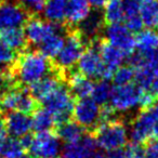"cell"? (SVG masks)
<instances>
[{
	"label": "cell",
	"instance_id": "44",
	"mask_svg": "<svg viewBox=\"0 0 158 158\" xmlns=\"http://www.w3.org/2000/svg\"><path fill=\"white\" fill-rule=\"evenodd\" d=\"M1 112H2V107H1V104H0V114H1Z\"/></svg>",
	"mask_w": 158,
	"mask_h": 158
},
{
	"label": "cell",
	"instance_id": "13",
	"mask_svg": "<svg viewBox=\"0 0 158 158\" xmlns=\"http://www.w3.org/2000/svg\"><path fill=\"white\" fill-rule=\"evenodd\" d=\"M29 13L24 6L11 0L0 2V29L21 27L26 23Z\"/></svg>",
	"mask_w": 158,
	"mask_h": 158
},
{
	"label": "cell",
	"instance_id": "45",
	"mask_svg": "<svg viewBox=\"0 0 158 158\" xmlns=\"http://www.w3.org/2000/svg\"><path fill=\"white\" fill-rule=\"evenodd\" d=\"M2 1H5V0H2Z\"/></svg>",
	"mask_w": 158,
	"mask_h": 158
},
{
	"label": "cell",
	"instance_id": "27",
	"mask_svg": "<svg viewBox=\"0 0 158 158\" xmlns=\"http://www.w3.org/2000/svg\"><path fill=\"white\" fill-rule=\"evenodd\" d=\"M64 42H65V37L59 31L49 36L39 44V51L48 59L54 60V57L59 54L63 48Z\"/></svg>",
	"mask_w": 158,
	"mask_h": 158
},
{
	"label": "cell",
	"instance_id": "23",
	"mask_svg": "<svg viewBox=\"0 0 158 158\" xmlns=\"http://www.w3.org/2000/svg\"><path fill=\"white\" fill-rule=\"evenodd\" d=\"M135 48L140 53L158 52V33L149 28L140 31L135 37Z\"/></svg>",
	"mask_w": 158,
	"mask_h": 158
},
{
	"label": "cell",
	"instance_id": "19",
	"mask_svg": "<svg viewBox=\"0 0 158 158\" xmlns=\"http://www.w3.org/2000/svg\"><path fill=\"white\" fill-rule=\"evenodd\" d=\"M91 13V5L89 0H68L66 22L70 26H78Z\"/></svg>",
	"mask_w": 158,
	"mask_h": 158
},
{
	"label": "cell",
	"instance_id": "17",
	"mask_svg": "<svg viewBox=\"0 0 158 158\" xmlns=\"http://www.w3.org/2000/svg\"><path fill=\"white\" fill-rule=\"evenodd\" d=\"M94 82L92 79L80 74L78 70L68 74V88L74 98L84 99L89 98L92 93Z\"/></svg>",
	"mask_w": 158,
	"mask_h": 158
},
{
	"label": "cell",
	"instance_id": "6",
	"mask_svg": "<svg viewBox=\"0 0 158 158\" xmlns=\"http://www.w3.org/2000/svg\"><path fill=\"white\" fill-rule=\"evenodd\" d=\"M38 103L39 102L31 94L29 90L23 87L13 86L0 93V104L2 110H16L31 115L38 110Z\"/></svg>",
	"mask_w": 158,
	"mask_h": 158
},
{
	"label": "cell",
	"instance_id": "25",
	"mask_svg": "<svg viewBox=\"0 0 158 158\" xmlns=\"http://www.w3.org/2000/svg\"><path fill=\"white\" fill-rule=\"evenodd\" d=\"M140 16L143 26L149 29H158V0H147L141 3Z\"/></svg>",
	"mask_w": 158,
	"mask_h": 158
},
{
	"label": "cell",
	"instance_id": "36",
	"mask_svg": "<svg viewBox=\"0 0 158 158\" xmlns=\"http://www.w3.org/2000/svg\"><path fill=\"white\" fill-rule=\"evenodd\" d=\"M107 158H128L127 151L126 147H118V148H114L108 151L107 153Z\"/></svg>",
	"mask_w": 158,
	"mask_h": 158
},
{
	"label": "cell",
	"instance_id": "37",
	"mask_svg": "<svg viewBox=\"0 0 158 158\" xmlns=\"http://www.w3.org/2000/svg\"><path fill=\"white\" fill-rule=\"evenodd\" d=\"M34 135H35V134H33V133H26L23 136H21L20 142L25 151H28V149L31 148V143H33V141H34Z\"/></svg>",
	"mask_w": 158,
	"mask_h": 158
},
{
	"label": "cell",
	"instance_id": "29",
	"mask_svg": "<svg viewBox=\"0 0 158 158\" xmlns=\"http://www.w3.org/2000/svg\"><path fill=\"white\" fill-rule=\"evenodd\" d=\"M112 91L113 87L110 86L108 80L100 79L97 84H94L90 98L94 102H97L99 105H104V104H107L110 102Z\"/></svg>",
	"mask_w": 158,
	"mask_h": 158
},
{
	"label": "cell",
	"instance_id": "3",
	"mask_svg": "<svg viewBox=\"0 0 158 158\" xmlns=\"http://www.w3.org/2000/svg\"><path fill=\"white\" fill-rule=\"evenodd\" d=\"M77 70L80 74L91 79H103L110 80L113 78L114 72L104 65L98 49L97 40H93L86 47L80 59L77 62Z\"/></svg>",
	"mask_w": 158,
	"mask_h": 158
},
{
	"label": "cell",
	"instance_id": "7",
	"mask_svg": "<svg viewBox=\"0 0 158 158\" xmlns=\"http://www.w3.org/2000/svg\"><path fill=\"white\" fill-rule=\"evenodd\" d=\"M142 91L136 85L128 84L113 88L110 104L116 112L126 113L141 106Z\"/></svg>",
	"mask_w": 158,
	"mask_h": 158
},
{
	"label": "cell",
	"instance_id": "38",
	"mask_svg": "<svg viewBox=\"0 0 158 158\" xmlns=\"http://www.w3.org/2000/svg\"><path fill=\"white\" fill-rule=\"evenodd\" d=\"M6 138H7V129H6L5 118L0 116V152H1V147H2Z\"/></svg>",
	"mask_w": 158,
	"mask_h": 158
},
{
	"label": "cell",
	"instance_id": "43",
	"mask_svg": "<svg viewBox=\"0 0 158 158\" xmlns=\"http://www.w3.org/2000/svg\"><path fill=\"white\" fill-rule=\"evenodd\" d=\"M138 1L140 3H143V2H145V1H147V0H138Z\"/></svg>",
	"mask_w": 158,
	"mask_h": 158
},
{
	"label": "cell",
	"instance_id": "31",
	"mask_svg": "<svg viewBox=\"0 0 158 158\" xmlns=\"http://www.w3.org/2000/svg\"><path fill=\"white\" fill-rule=\"evenodd\" d=\"M135 73H134V68L130 66H119L116 70H115L114 75H113V80L116 86H123V85L131 84L132 80L134 79Z\"/></svg>",
	"mask_w": 158,
	"mask_h": 158
},
{
	"label": "cell",
	"instance_id": "30",
	"mask_svg": "<svg viewBox=\"0 0 158 158\" xmlns=\"http://www.w3.org/2000/svg\"><path fill=\"white\" fill-rule=\"evenodd\" d=\"M24 151L25 149L23 148L20 140L11 136V138H6L0 155L2 158H20L21 156H23Z\"/></svg>",
	"mask_w": 158,
	"mask_h": 158
},
{
	"label": "cell",
	"instance_id": "5",
	"mask_svg": "<svg viewBox=\"0 0 158 158\" xmlns=\"http://www.w3.org/2000/svg\"><path fill=\"white\" fill-rule=\"evenodd\" d=\"M91 132L95 135L98 145L106 151L123 147L127 144V127L125 123L118 118L99 125Z\"/></svg>",
	"mask_w": 158,
	"mask_h": 158
},
{
	"label": "cell",
	"instance_id": "12",
	"mask_svg": "<svg viewBox=\"0 0 158 158\" xmlns=\"http://www.w3.org/2000/svg\"><path fill=\"white\" fill-rule=\"evenodd\" d=\"M24 26L27 42L34 46H39L49 36L60 31V25L51 23L47 20H42L35 14L29 15Z\"/></svg>",
	"mask_w": 158,
	"mask_h": 158
},
{
	"label": "cell",
	"instance_id": "10",
	"mask_svg": "<svg viewBox=\"0 0 158 158\" xmlns=\"http://www.w3.org/2000/svg\"><path fill=\"white\" fill-rule=\"evenodd\" d=\"M28 151L36 158H60L61 142L54 131L38 132Z\"/></svg>",
	"mask_w": 158,
	"mask_h": 158
},
{
	"label": "cell",
	"instance_id": "1",
	"mask_svg": "<svg viewBox=\"0 0 158 158\" xmlns=\"http://www.w3.org/2000/svg\"><path fill=\"white\" fill-rule=\"evenodd\" d=\"M12 70L16 82L27 87L52 73V64L40 51L25 50L18 56Z\"/></svg>",
	"mask_w": 158,
	"mask_h": 158
},
{
	"label": "cell",
	"instance_id": "32",
	"mask_svg": "<svg viewBox=\"0 0 158 158\" xmlns=\"http://www.w3.org/2000/svg\"><path fill=\"white\" fill-rule=\"evenodd\" d=\"M16 59H18V53L12 48H10L7 44L0 39V66H6V67H11L14 65Z\"/></svg>",
	"mask_w": 158,
	"mask_h": 158
},
{
	"label": "cell",
	"instance_id": "18",
	"mask_svg": "<svg viewBox=\"0 0 158 158\" xmlns=\"http://www.w3.org/2000/svg\"><path fill=\"white\" fill-rule=\"evenodd\" d=\"M97 44L104 65L115 73V70L119 66L123 65V61L127 57L126 54L123 51L119 50L118 48H116L115 46L110 44V42H107L106 40L97 41Z\"/></svg>",
	"mask_w": 158,
	"mask_h": 158
},
{
	"label": "cell",
	"instance_id": "42",
	"mask_svg": "<svg viewBox=\"0 0 158 158\" xmlns=\"http://www.w3.org/2000/svg\"><path fill=\"white\" fill-rule=\"evenodd\" d=\"M154 142H155L156 146H157V147H158V139H154Z\"/></svg>",
	"mask_w": 158,
	"mask_h": 158
},
{
	"label": "cell",
	"instance_id": "16",
	"mask_svg": "<svg viewBox=\"0 0 158 158\" xmlns=\"http://www.w3.org/2000/svg\"><path fill=\"white\" fill-rule=\"evenodd\" d=\"M62 84L61 73L59 74H52L44 76L37 82L29 86V92L37 100L38 102H42L46 98H48L60 85Z\"/></svg>",
	"mask_w": 158,
	"mask_h": 158
},
{
	"label": "cell",
	"instance_id": "33",
	"mask_svg": "<svg viewBox=\"0 0 158 158\" xmlns=\"http://www.w3.org/2000/svg\"><path fill=\"white\" fill-rule=\"evenodd\" d=\"M16 80L14 77L13 70L11 67L0 66V93L8 90L11 87L15 86Z\"/></svg>",
	"mask_w": 158,
	"mask_h": 158
},
{
	"label": "cell",
	"instance_id": "41",
	"mask_svg": "<svg viewBox=\"0 0 158 158\" xmlns=\"http://www.w3.org/2000/svg\"><path fill=\"white\" fill-rule=\"evenodd\" d=\"M20 158H36V157L31 154V155H23V156H21Z\"/></svg>",
	"mask_w": 158,
	"mask_h": 158
},
{
	"label": "cell",
	"instance_id": "39",
	"mask_svg": "<svg viewBox=\"0 0 158 158\" xmlns=\"http://www.w3.org/2000/svg\"><path fill=\"white\" fill-rule=\"evenodd\" d=\"M91 7L95 8L97 10H100L102 8H104L106 6V3L108 2V0H89Z\"/></svg>",
	"mask_w": 158,
	"mask_h": 158
},
{
	"label": "cell",
	"instance_id": "9",
	"mask_svg": "<svg viewBox=\"0 0 158 158\" xmlns=\"http://www.w3.org/2000/svg\"><path fill=\"white\" fill-rule=\"evenodd\" d=\"M131 142L138 144H147L154 140V117L151 108H142L130 123Z\"/></svg>",
	"mask_w": 158,
	"mask_h": 158
},
{
	"label": "cell",
	"instance_id": "11",
	"mask_svg": "<svg viewBox=\"0 0 158 158\" xmlns=\"http://www.w3.org/2000/svg\"><path fill=\"white\" fill-rule=\"evenodd\" d=\"M99 115L100 105L90 97L78 99V101L74 103V107H73L74 120L88 131H92L97 127Z\"/></svg>",
	"mask_w": 158,
	"mask_h": 158
},
{
	"label": "cell",
	"instance_id": "26",
	"mask_svg": "<svg viewBox=\"0 0 158 158\" xmlns=\"http://www.w3.org/2000/svg\"><path fill=\"white\" fill-rule=\"evenodd\" d=\"M55 127V120L53 115L46 108H38L33 113L31 129L35 132L51 131Z\"/></svg>",
	"mask_w": 158,
	"mask_h": 158
},
{
	"label": "cell",
	"instance_id": "35",
	"mask_svg": "<svg viewBox=\"0 0 158 158\" xmlns=\"http://www.w3.org/2000/svg\"><path fill=\"white\" fill-rule=\"evenodd\" d=\"M149 108L154 117V139H158V100L154 102Z\"/></svg>",
	"mask_w": 158,
	"mask_h": 158
},
{
	"label": "cell",
	"instance_id": "4",
	"mask_svg": "<svg viewBox=\"0 0 158 158\" xmlns=\"http://www.w3.org/2000/svg\"><path fill=\"white\" fill-rule=\"evenodd\" d=\"M44 108L53 115L55 126L70 120L74 107V97L70 93L69 88L62 82L48 98L41 102Z\"/></svg>",
	"mask_w": 158,
	"mask_h": 158
},
{
	"label": "cell",
	"instance_id": "2",
	"mask_svg": "<svg viewBox=\"0 0 158 158\" xmlns=\"http://www.w3.org/2000/svg\"><path fill=\"white\" fill-rule=\"evenodd\" d=\"M86 44L87 41L78 29L68 31L63 48L54 57V67L60 72H69L80 59Z\"/></svg>",
	"mask_w": 158,
	"mask_h": 158
},
{
	"label": "cell",
	"instance_id": "24",
	"mask_svg": "<svg viewBox=\"0 0 158 158\" xmlns=\"http://www.w3.org/2000/svg\"><path fill=\"white\" fill-rule=\"evenodd\" d=\"M103 23V15H100L98 12L97 13H92L91 12L90 15L84 22L78 25V31L87 42L89 40H95V36L100 33Z\"/></svg>",
	"mask_w": 158,
	"mask_h": 158
},
{
	"label": "cell",
	"instance_id": "20",
	"mask_svg": "<svg viewBox=\"0 0 158 158\" xmlns=\"http://www.w3.org/2000/svg\"><path fill=\"white\" fill-rule=\"evenodd\" d=\"M68 0H44L42 13L47 21L61 25L66 20Z\"/></svg>",
	"mask_w": 158,
	"mask_h": 158
},
{
	"label": "cell",
	"instance_id": "40",
	"mask_svg": "<svg viewBox=\"0 0 158 158\" xmlns=\"http://www.w3.org/2000/svg\"><path fill=\"white\" fill-rule=\"evenodd\" d=\"M89 158H107V157H106V156L104 155V154H102V153H97V152H95V153H93L92 155H91Z\"/></svg>",
	"mask_w": 158,
	"mask_h": 158
},
{
	"label": "cell",
	"instance_id": "22",
	"mask_svg": "<svg viewBox=\"0 0 158 158\" xmlns=\"http://www.w3.org/2000/svg\"><path fill=\"white\" fill-rule=\"evenodd\" d=\"M86 131L87 130L84 127H81L75 120H67L54 127V133L65 143L77 142L81 139Z\"/></svg>",
	"mask_w": 158,
	"mask_h": 158
},
{
	"label": "cell",
	"instance_id": "34",
	"mask_svg": "<svg viewBox=\"0 0 158 158\" xmlns=\"http://www.w3.org/2000/svg\"><path fill=\"white\" fill-rule=\"evenodd\" d=\"M143 158H158V147L156 146L154 140L149 141L145 145V151Z\"/></svg>",
	"mask_w": 158,
	"mask_h": 158
},
{
	"label": "cell",
	"instance_id": "15",
	"mask_svg": "<svg viewBox=\"0 0 158 158\" xmlns=\"http://www.w3.org/2000/svg\"><path fill=\"white\" fill-rule=\"evenodd\" d=\"M5 123L7 132L14 138L23 136L31 129V118L29 115L16 110H12L6 115Z\"/></svg>",
	"mask_w": 158,
	"mask_h": 158
},
{
	"label": "cell",
	"instance_id": "21",
	"mask_svg": "<svg viewBox=\"0 0 158 158\" xmlns=\"http://www.w3.org/2000/svg\"><path fill=\"white\" fill-rule=\"evenodd\" d=\"M0 39L16 52L25 51L28 44L24 29L21 27H9V28L0 29Z\"/></svg>",
	"mask_w": 158,
	"mask_h": 158
},
{
	"label": "cell",
	"instance_id": "8",
	"mask_svg": "<svg viewBox=\"0 0 158 158\" xmlns=\"http://www.w3.org/2000/svg\"><path fill=\"white\" fill-rule=\"evenodd\" d=\"M104 40L123 51L126 56L133 54L135 49V37L126 25L121 23L107 24L104 29Z\"/></svg>",
	"mask_w": 158,
	"mask_h": 158
},
{
	"label": "cell",
	"instance_id": "14",
	"mask_svg": "<svg viewBox=\"0 0 158 158\" xmlns=\"http://www.w3.org/2000/svg\"><path fill=\"white\" fill-rule=\"evenodd\" d=\"M98 146L99 145L93 132L87 130L79 141L64 145L60 158H89L97 152Z\"/></svg>",
	"mask_w": 158,
	"mask_h": 158
},
{
	"label": "cell",
	"instance_id": "46",
	"mask_svg": "<svg viewBox=\"0 0 158 158\" xmlns=\"http://www.w3.org/2000/svg\"><path fill=\"white\" fill-rule=\"evenodd\" d=\"M1 158H2V157H1Z\"/></svg>",
	"mask_w": 158,
	"mask_h": 158
},
{
	"label": "cell",
	"instance_id": "28",
	"mask_svg": "<svg viewBox=\"0 0 158 158\" xmlns=\"http://www.w3.org/2000/svg\"><path fill=\"white\" fill-rule=\"evenodd\" d=\"M123 0H108L104 7L103 20L106 24L121 23L123 21Z\"/></svg>",
	"mask_w": 158,
	"mask_h": 158
}]
</instances>
